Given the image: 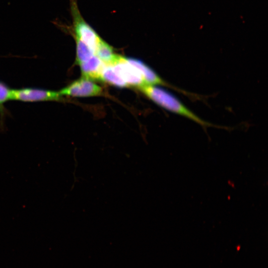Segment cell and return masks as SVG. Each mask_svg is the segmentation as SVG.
Here are the masks:
<instances>
[{"label": "cell", "mask_w": 268, "mask_h": 268, "mask_svg": "<svg viewBox=\"0 0 268 268\" xmlns=\"http://www.w3.org/2000/svg\"><path fill=\"white\" fill-rule=\"evenodd\" d=\"M140 90L147 97L162 108L199 124L203 127L212 126L187 108L177 98L165 89L155 85L143 84Z\"/></svg>", "instance_id": "obj_1"}, {"label": "cell", "mask_w": 268, "mask_h": 268, "mask_svg": "<svg viewBox=\"0 0 268 268\" xmlns=\"http://www.w3.org/2000/svg\"><path fill=\"white\" fill-rule=\"evenodd\" d=\"M70 10L73 20L72 29L74 38L84 42L95 53L101 38L82 18L74 0H70Z\"/></svg>", "instance_id": "obj_2"}, {"label": "cell", "mask_w": 268, "mask_h": 268, "mask_svg": "<svg viewBox=\"0 0 268 268\" xmlns=\"http://www.w3.org/2000/svg\"><path fill=\"white\" fill-rule=\"evenodd\" d=\"M101 87L87 78H82L74 81L59 93L62 95L75 97H89L101 95Z\"/></svg>", "instance_id": "obj_3"}, {"label": "cell", "mask_w": 268, "mask_h": 268, "mask_svg": "<svg viewBox=\"0 0 268 268\" xmlns=\"http://www.w3.org/2000/svg\"><path fill=\"white\" fill-rule=\"evenodd\" d=\"M110 66L127 84L139 87L145 84L139 71L128 63L126 58L119 55L117 60Z\"/></svg>", "instance_id": "obj_4"}, {"label": "cell", "mask_w": 268, "mask_h": 268, "mask_svg": "<svg viewBox=\"0 0 268 268\" xmlns=\"http://www.w3.org/2000/svg\"><path fill=\"white\" fill-rule=\"evenodd\" d=\"M61 95L59 92L53 91L24 88L10 90L9 100H18L23 101H39L58 100Z\"/></svg>", "instance_id": "obj_5"}, {"label": "cell", "mask_w": 268, "mask_h": 268, "mask_svg": "<svg viewBox=\"0 0 268 268\" xmlns=\"http://www.w3.org/2000/svg\"><path fill=\"white\" fill-rule=\"evenodd\" d=\"M79 65L83 77L93 80H100L101 71L105 64L94 55Z\"/></svg>", "instance_id": "obj_6"}, {"label": "cell", "mask_w": 268, "mask_h": 268, "mask_svg": "<svg viewBox=\"0 0 268 268\" xmlns=\"http://www.w3.org/2000/svg\"><path fill=\"white\" fill-rule=\"evenodd\" d=\"M95 55L107 65H112L119 56L116 54L113 48L102 39L97 46Z\"/></svg>", "instance_id": "obj_7"}, {"label": "cell", "mask_w": 268, "mask_h": 268, "mask_svg": "<svg viewBox=\"0 0 268 268\" xmlns=\"http://www.w3.org/2000/svg\"><path fill=\"white\" fill-rule=\"evenodd\" d=\"M100 80L119 87H125L128 86V84L114 70L110 65H105L101 71Z\"/></svg>", "instance_id": "obj_8"}, {"label": "cell", "mask_w": 268, "mask_h": 268, "mask_svg": "<svg viewBox=\"0 0 268 268\" xmlns=\"http://www.w3.org/2000/svg\"><path fill=\"white\" fill-rule=\"evenodd\" d=\"M76 41L77 63L79 65L86 62L95 55L93 51L88 46L81 40L75 38Z\"/></svg>", "instance_id": "obj_9"}, {"label": "cell", "mask_w": 268, "mask_h": 268, "mask_svg": "<svg viewBox=\"0 0 268 268\" xmlns=\"http://www.w3.org/2000/svg\"><path fill=\"white\" fill-rule=\"evenodd\" d=\"M10 91V90L0 83V104L9 100Z\"/></svg>", "instance_id": "obj_10"}]
</instances>
